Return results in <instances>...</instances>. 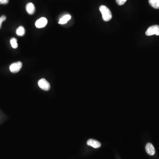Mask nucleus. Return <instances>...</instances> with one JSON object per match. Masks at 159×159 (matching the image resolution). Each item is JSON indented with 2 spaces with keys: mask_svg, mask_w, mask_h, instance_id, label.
Instances as JSON below:
<instances>
[{
  "mask_svg": "<svg viewBox=\"0 0 159 159\" xmlns=\"http://www.w3.org/2000/svg\"><path fill=\"white\" fill-rule=\"evenodd\" d=\"M38 86L41 89L44 91H47L51 88L50 83L45 79L42 78L38 82Z\"/></svg>",
  "mask_w": 159,
  "mask_h": 159,
  "instance_id": "3",
  "label": "nucleus"
},
{
  "mask_svg": "<svg viewBox=\"0 0 159 159\" xmlns=\"http://www.w3.org/2000/svg\"><path fill=\"white\" fill-rule=\"evenodd\" d=\"M26 10L28 13L30 15H33L36 12V8L33 3H28L26 6Z\"/></svg>",
  "mask_w": 159,
  "mask_h": 159,
  "instance_id": "8",
  "label": "nucleus"
},
{
  "mask_svg": "<svg viewBox=\"0 0 159 159\" xmlns=\"http://www.w3.org/2000/svg\"><path fill=\"white\" fill-rule=\"evenodd\" d=\"M146 150L147 153L150 156H153L155 154V149L152 144L148 143L146 146Z\"/></svg>",
  "mask_w": 159,
  "mask_h": 159,
  "instance_id": "6",
  "label": "nucleus"
},
{
  "mask_svg": "<svg viewBox=\"0 0 159 159\" xmlns=\"http://www.w3.org/2000/svg\"><path fill=\"white\" fill-rule=\"evenodd\" d=\"M16 33L20 36H23L25 34V28L23 26H20L16 29Z\"/></svg>",
  "mask_w": 159,
  "mask_h": 159,
  "instance_id": "10",
  "label": "nucleus"
},
{
  "mask_svg": "<svg viewBox=\"0 0 159 159\" xmlns=\"http://www.w3.org/2000/svg\"><path fill=\"white\" fill-rule=\"evenodd\" d=\"M150 5L154 9H159V0H149Z\"/></svg>",
  "mask_w": 159,
  "mask_h": 159,
  "instance_id": "11",
  "label": "nucleus"
},
{
  "mask_svg": "<svg viewBox=\"0 0 159 159\" xmlns=\"http://www.w3.org/2000/svg\"><path fill=\"white\" fill-rule=\"evenodd\" d=\"M100 11L102 15L104 21H109L112 18V14L109 9L104 5H101L100 7Z\"/></svg>",
  "mask_w": 159,
  "mask_h": 159,
  "instance_id": "1",
  "label": "nucleus"
},
{
  "mask_svg": "<svg viewBox=\"0 0 159 159\" xmlns=\"http://www.w3.org/2000/svg\"><path fill=\"white\" fill-rule=\"evenodd\" d=\"M9 2V0H0V4L6 5Z\"/></svg>",
  "mask_w": 159,
  "mask_h": 159,
  "instance_id": "15",
  "label": "nucleus"
},
{
  "mask_svg": "<svg viewBox=\"0 0 159 159\" xmlns=\"http://www.w3.org/2000/svg\"><path fill=\"white\" fill-rule=\"evenodd\" d=\"M47 22L48 21H47V19L45 18H41L36 21L35 25L36 28H41L46 26Z\"/></svg>",
  "mask_w": 159,
  "mask_h": 159,
  "instance_id": "5",
  "label": "nucleus"
},
{
  "mask_svg": "<svg viewBox=\"0 0 159 159\" xmlns=\"http://www.w3.org/2000/svg\"><path fill=\"white\" fill-rule=\"evenodd\" d=\"M116 2L119 5H122L126 3L127 0H116Z\"/></svg>",
  "mask_w": 159,
  "mask_h": 159,
  "instance_id": "14",
  "label": "nucleus"
},
{
  "mask_svg": "<svg viewBox=\"0 0 159 159\" xmlns=\"http://www.w3.org/2000/svg\"><path fill=\"white\" fill-rule=\"evenodd\" d=\"M146 34V35L147 36H152L154 35L159 36V25H156L151 26L147 29Z\"/></svg>",
  "mask_w": 159,
  "mask_h": 159,
  "instance_id": "2",
  "label": "nucleus"
},
{
  "mask_svg": "<svg viewBox=\"0 0 159 159\" xmlns=\"http://www.w3.org/2000/svg\"><path fill=\"white\" fill-rule=\"evenodd\" d=\"M71 19V16L69 15H64L59 20V23L61 24H64L67 23Z\"/></svg>",
  "mask_w": 159,
  "mask_h": 159,
  "instance_id": "9",
  "label": "nucleus"
},
{
  "mask_svg": "<svg viewBox=\"0 0 159 159\" xmlns=\"http://www.w3.org/2000/svg\"><path fill=\"white\" fill-rule=\"evenodd\" d=\"M10 43L11 46L14 49H16L18 47V40L14 38H12L10 40Z\"/></svg>",
  "mask_w": 159,
  "mask_h": 159,
  "instance_id": "12",
  "label": "nucleus"
},
{
  "mask_svg": "<svg viewBox=\"0 0 159 159\" xmlns=\"http://www.w3.org/2000/svg\"><path fill=\"white\" fill-rule=\"evenodd\" d=\"M22 65L21 61L15 62L10 65V70L13 73H18L22 68Z\"/></svg>",
  "mask_w": 159,
  "mask_h": 159,
  "instance_id": "4",
  "label": "nucleus"
},
{
  "mask_svg": "<svg viewBox=\"0 0 159 159\" xmlns=\"http://www.w3.org/2000/svg\"><path fill=\"white\" fill-rule=\"evenodd\" d=\"M6 17L5 15H2L1 17H0V29H1V28L2 22L5 21V20H6Z\"/></svg>",
  "mask_w": 159,
  "mask_h": 159,
  "instance_id": "13",
  "label": "nucleus"
},
{
  "mask_svg": "<svg viewBox=\"0 0 159 159\" xmlns=\"http://www.w3.org/2000/svg\"><path fill=\"white\" fill-rule=\"evenodd\" d=\"M87 144L88 146L92 147L96 149L100 148L101 146V143L100 142L94 139H89L87 141Z\"/></svg>",
  "mask_w": 159,
  "mask_h": 159,
  "instance_id": "7",
  "label": "nucleus"
}]
</instances>
